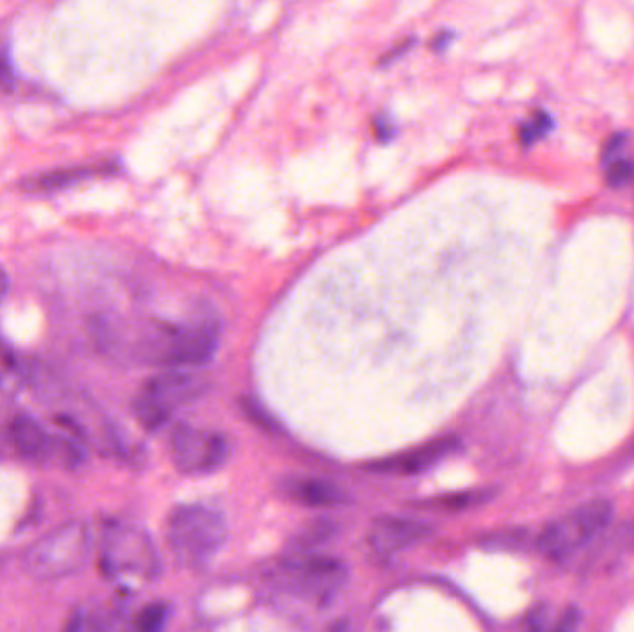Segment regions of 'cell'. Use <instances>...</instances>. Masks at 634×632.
<instances>
[{
    "label": "cell",
    "mask_w": 634,
    "mask_h": 632,
    "mask_svg": "<svg viewBox=\"0 0 634 632\" xmlns=\"http://www.w3.org/2000/svg\"><path fill=\"white\" fill-rule=\"evenodd\" d=\"M89 556V529L80 521H69L32 544L23 556V566L36 581L52 583L77 575Z\"/></svg>",
    "instance_id": "cell-1"
},
{
    "label": "cell",
    "mask_w": 634,
    "mask_h": 632,
    "mask_svg": "<svg viewBox=\"0 0 634 632\" xmlns=\"http://www.w3.org/2000/svg\"><path fill=\"white\" fill-rule=\"evenodd\" d=\"M100 569L116 583L150 581L160 569L156 549L139 526L112 521L100 535Z\"/></svg>",
    "instance_id": "cell-2"
},
{
    "label": "cell",
    "mask_w": 634,
    "mask_h": 632,
    "mask_svg": "<svg viewBox=\"0 0 634 632\" xmlns=\"http://www.w3.org/2000/svg\"><path fill=\"white\" fill-rule=\"evenodd\" d=\"M168 540L175 558L188 567L200 566L214 556L227 540L221 514L202 505H184L171 512Z\"/></svg>",
    "instance_id": "cell-3"
},
{
    "label": "cell",
    "mask_w": 634,
    "mask_h": 632,
    "mask_svg": "<svg viewBox=\"0 0 634 632\" xmlns=\"http://www.w3.org/2000/svg\"><path fill=\"white\" fill-rule=\"evenodd\" d=\"M612 519V506L603 499L590 501L568 515L549 523L537 540V547L549 558L571 555L596 538Z\"/></svg>",
    "instance_id": "cell-4"
},
{
    "label": "cell",
    "mask_w": 634,
    "mask_h": 632,
    "mask_svg": "<svg viewBox=\"0 0 634 632\" xmlns=\"http://www.w3.org/2000/svg\"><path fill=\"white\" fill-rule=\"evenodd\" d=\"M220 343L214 323H197L191 327H160L147 343L152 362L169 367L204 365L214 358Z\"/></svg>",
    "instance_id": "cell-5"
},
{
    "label": "cell",
    "mask_w": 634,
    "mask_h": 632,
    "mask_svg": "<svg viewBox=\"0 0 634 632\" xmlns=\"http://www.w3.org/2000/svg\"><path fill=\"white\" fill-rule=\"evenodd\" d=\"M200 393V384L188 373L164 372L148 379L134 401V413L147 431L164 427L182 403Z\"/></svg>",
    "instance_id": "cell-6"
},
{
    "label": "cell",
    "mask_w": 634,
    "mask_h": 632,
    "mask_svg": "<svg viewBox=\"0 0 634 632\" xmlns=\"http://www.w3.org/2000/svg\"><path fill=\"white\" fill-rule=\"evenodd\" d=\"M277 581L293 596L329 601L345 585L347 569L332 558L310 556L281 566L277 569Z\"/></svg>",
    "instance_id": "cell-7"
},
{
    "label": "cell",
    "mask_w": 634,
    "mask_h": 632,
    "mask_svg": "<svg viewBox=\"0 0 634 632\" xmlns=\"http://www.w3.org/2000/svg\"><path fill=\"white\" fill-rule=\"evenodd\" d=\"M171 454L179 471L202 475L221 467L229 456V443L214 433L179 427L171 436Z\"/></svg>",
    "instance_id": "cell-8"
},
{
    "label": "cell",
    "mask_w": 634,
    "mask_h": 632,
    "mask_svg": "<svg viewBox=\"0 0 634 632\" xmlns=\"http://www.w3.org/2000/svg\"><path fill=\"white\" fill-rule=\"evenodd\" d=\"M431 529L406 517H379L369 526L367 540L377 553L394 555L427 538Z\"/></svg>",
    "instance_id": "cell-9"
},
{
    "label": "cell",
    "mask_w": 634,
    "mask_h": 632,
    "mask_svg": "<svg viewBox=\"0 0 634 632\" xmlns=\"http://www.w3.org/2000/svg\"><path fill=\"white\" fill-rule=\"evenodd\" d=\"M456 449H458V442L455 438H444V440L429 442L404 454L379 460L372 465V469L384 471V473H401V475H414V473H421L435 467L444 458L453 454Z\"/></svg>",
    "instance_id": "cell-10"
},
{
    "label": "cell",
    "mask_w": 634,
    "mask_h": 632,
    "mask_svg": "<svg viewBox=\"0 0 634 632\" xmlns=\"http://www.w3.org/2000/svg\"><path fill=\"white\" fill-rule=\"evenodd\" d=\"M286 494L310 508H327L336 506L345 501V495L331 483L320 479H295L288 481Z\"/></svg>",
    "instance_id": "cell-11"
},
{
    "label": "cell",
    "mask_w": 634,
    "mask_h": 632,
    "mask_svg": "<svg viewBox=\"0 0 634 632\" xmlns=\"http://www.w3.org/2000/svg\"><path fill=\"white\" fill-rule=\"evenodd\" d=\"M98 171L95 168H73V169H60V171H50L45 175H39L36 178H30L26 182V188L32 191H56L64 189L69 186H75Z\"/></svg>",
    "instance_id": "cell-12"
},
{
    "label": "cell",
    "mask_w": 634,
    "mask_h": 632,
    "mask_svg": "<svg viewBox=\"0 0 634 632\" xmlns=\"http://www.w3.org/2000/svg\"><path fill=\"white\" fill-rule=\"evenodd\" d=\"M168 607L164 603L147 605L134 619L132 632H164L168 623Z\"/></svg>",
    "instance_id": "cell-13"
},
{
    "label": "cell",
    "mask_w": 634,
    "mask_h": 632,
    "mask_svg": "<svg viewBox=\"0 0 634 632\" xmlns=\"http://www.w3.org/2000/svg\"><path fill=\"white\" fill-rule=\"evenodd\" d=\"M488 497H490V492H460V494H449V495H442L438 499H431L429 503H423V506L445 508V510H462V508L477 506L483 501H486Z\"/></svg>",
    "instance_id": "cell-14"
},
{
    "label": "cell",
    "mask_w": 634,
    "mask_h": 632,
    "mask_svg": "<svg viewBox=\"0 0 634 632\" xmlns=\"http://www.w3.org/2000/svg\"><path fill=\"white\" fill-rule=\"evenodd\" d=\"M549 116L546 114H537L531 121L521 127L519 130V138L523 145H531L535 143L538 138H542L544 134H547L549 130Z\"/></svg>",
    "instance_id": "cell-15"
},
{
    "label": "cell",
    "mask_w": 634,
    "mask_h": 632,
    "mask_svg": "<svg viewBox=\"0 0 634 632\" xmlns=\"http://www.w3.org/2000/svg\"><path fill=\"white\" fill-rule=\"evenodd\" d=\"M14 80H15V73H14L10 46L6 45V41L0 39V91L12 89Z\"/></svg>",
    "instance_id": "cell-16"
},
{
    "label": "cell",
    "mask_w": 634,
    "mask_h": 632,
    "mask_svg": "<svg viewBox=\"0 0 634 632\" xmlns=\"http://www.w3.org/2000/svg\"><path fill=\"white\" fill-rule=\"evenodd\" d=\"M578 623H580V612H578V608L569 607V608L560 616V619L557 621L553 632H577Z\"/></svg>",
    "instance_id": "cell-17"
},
{
    "label": "cell",
    "mask_w": 634,
    "mask_h": 632,
    "mask_svg": "<svg viewBox=\"0 0 634 632\" xmlns=\"http://www.w3.org/2000/svg\"><path fill=\"white\" fill-rule=\"evenodd\" d=\"M630 177H632V166L629 162H616L608 169V182L612 186H619L627 182Z\"/></svg>",
    "instance_id": "cell-18"
},
{
    "label": "cell",
    "mask_w": 634,
    "mask_h": 632,
    "mask_svg": "<svg viewBox=\"0 0 634 632\" xmlns=\"http://www.w3.org/2000/svg\"><path fill=\"white\" fill-rule=\"evenodd\" d=\"M62 632H93V628L89 627L87 616H84L82 612H75L62 628Z\"/></svg>",
    "instance_id": "cell-19"
},
{
    "label": "cell",
    "mask_w": 634,
    "mask_h": 632,
    "mask_svg": "<svg viewBox=\"0 0 634 632\" xmlns=\"http://www.w3.org/2000/svg\"><path fill=\"white\" fill-rule=\"evenodd\" d=\"M546 628H547V614H546V608H540L535 614H531V619H528V625H527V632H546Z\"/></svg>",
    "instance_id": "cell-20"
},
{
    "label": "cell",
    "mask_w": 634,
    "mask_h": 632,
    "mask_svg": "<svg viewBox=\"0 0 634 632\" xmlns=\"http://www.w3.org/2000/svg\"><path fill=\"white\" fill-rule=\"evenodd\" d=\"M375 127H377V138H379V139L388 141V139L394 136V128H392V123H390V121L379 117V119L375 121Z\"/></svg>",
    "instance_id": "cell-21"
},
{
    "label": "cell",
    "mask_w": 634,
    "mask_h": 632,
    "mask_svg": "<svg viewBox=\"0 0 634 632\" xmlns=\"http://www.w3.org/2000/svg\"><path fill=\"white\" fill-rule=\"evenodd\" d=\"M453 39V34L451 32H440L435 39H433V48L435 50H444Z\"/></svg>",
    "instance_id": "cell-22"
},
{
    "label": "cell",
    "mask_w": 634,
    "mask_h": 632,
    "mask_svg": "<svg viewBox=\"0 0 634 632\" xmlns=\"http://www.w3.org/2000/svg\"><path fill=\"white\" fill-rule=\"evenodd\" d=\"M412 43H414V41H406V43H403V45H401L399 48H395L394 52H390V55H388V56H384V58H383V64H388V62H392V58H397V56H401L404 50H408V48L412 46Z\"/></svg>",
    "instance_id": "cell-23"
},
{
    "label": "cell",
    "mask_w": 634,
    "mask_h": 632,
    "mask_svg": "<svg viewBox=\"0 0 634 632\" xmlns=\"http://www.w3.org/2000/svg\"><path fill=\"white\" fill-rule=\"evenodd\" d=\"M8 286H10V279H8L6 271L0 270V301L5 299V295H6V291H8Z\"/></svg>",
    "instance_id": "cell-24"
}]
</instances>
